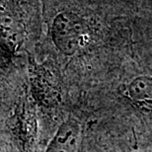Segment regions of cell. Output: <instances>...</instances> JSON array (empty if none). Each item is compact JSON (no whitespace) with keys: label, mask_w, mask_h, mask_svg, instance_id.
I'll use <instances>...</instances> for the list:
<instances>
[{"label":"cell","mask_w":152,"mask_h":152,"mask_svg":"<svg viewBox=\"0 0 152 152\" xmlns=\"http://www.w3.org/2000/svg\"><path fill=\"white\" fill-rule=\"evenodd\" d=\"M80 102L92 118L152 135V65L121 62L88 88Z\"/></svg>","instance_id":"1"},{"label":"cell","mask_w":152,"mask_h":152,"mask_svg":"<svg viewBox=\"0 0 152 152\" xmlns=\"http://www.w3.org/2000/svg\"><path fill=\"white\" fill-rule=\"evenodd\" d=\"M0 38L11 45L19 42V32L10 16L0 14Z\"/></svg>","instance_id":"2"},{"label":"cell","mask_w":152,"mask_h":152,"mask_svg":"<svg viewBox=\"0 0 152 152\" xmlns=\"http://www.w3.org/2000/svg\"><path fill=\"white\" fill-rule=\"evenodd\" d=\"M145 59H146L147 63H149V64L152 65V53H147L146 57H145Z\"/></svg>","instance_id":"3"},{"label":"cell","mask_w":152,"mask_h":152,"mask_svg":"<svg viewBox=\"0 0 152 152\" xmlns=\"http://www.w3.org/2000/svg\"><path fill=\"white\" fill-rule=\"evenodd\" d=\"M147 41L150 42V44L152 45V29H151V31L149 32V34H148V36H147Z\"/></svg>","instance_id":"4"}]
</instances>
